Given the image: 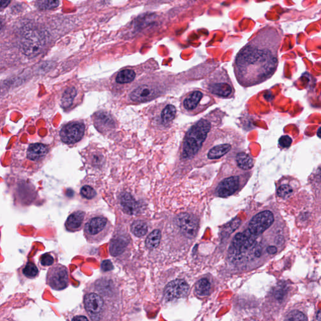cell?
<instances>
[{"instance_id":"1","label":"cell","mask_w":321,"mask_h":321,"mask_svg":"<svg viewBox=\"0 0 321 321\" xmlns=\"http://www.w3.org/2000/svg\"><path fill=\"white\" fill-rule=\"evenodd\" d=\"M283 37L280 28L267 25L239 50L234 60V70L241 86L247 88L258 86L276 74Z\"/></svg>"},{"instance_id":"2","label":"cell","mask_w":321,"mask_h":321,"mask_svg":"<svg viewBox=\"0 0 321 321\" xmlns=\"http://www.w3.org/2000/svg\"><path fill=\"white\" fill-rule=\"evenodd\" d=\"M83 304L90 321H119L123 310L120 282L108 276L97 278L84 290Z\"/></svg>"},{"instance_id":"3","label":"cell","mask_w":321,"mask_h":321,"mask_svg":"<svg viewBox=\"0 0 321 321\" xmlns=\"http://www.w3.org/2000/svg\"><path fill=\"white\" fill-rule=\"evenodd\" d=\"M225 116L226 112L217 108L194 123L188 130L184 139L183 158L188 159L195 156L211 130L214 127L220 125Z\"/></svg>"},{"instance_id":"4","label":"cell","mask_w":321,"mask_h":321,"mask_svg":"<svg viewBox=\"0 0 321 321\" xmlns=\"http://www.w3.org/2000/svg\"><path fill=\"white\" fill-rule=\"evenodd\" d=\"M203 90L212 96L222 99L234 98L235 90L227 70L219 67L203 80Z\"/></svg>"},{"instance_id":"5","label":"cell","mask_w":321,"mask_h":321,"mask_svg":"<svg viewBox=\"0 0 321 321\" xmlns=\"http://www.w3.org/2000/svg\"><path fill=\"white\" fill-rule=\"evenodd\" d=\"M190 287L184 278H160L157 286V296L163 303L185 298L190 294Z\"/></svg>"},{"instance_id":"6","label":"cell","mask_w":321,"mask_h":321,"mask_svg":"<svg viewBox=\"0 0 321 321\" xmlns=\"http://www.w3.org/2000/svg\"><path fill=\"white\" fill-rule=\"evenodd\" d=\"M112 225L106 217L97 215L88 219L84 227V236L87 242L99 243L109 235Z\"/></svg>"},{"instance_id":"7","label":"cell","mask_w":321,"mask_h":321,"mask_svg":"<svg viewBox=\"0 0 321 321\" xmlns=\"http://www.w3.org/2000/svg\"><path fill=\"white\" fill-rule=\"evenodd\" d=\"M214 97L204 90L196 88L190 92L183 101V107L187 112L197 115L215 105Z\"/></svg>"},{"instance_id":"8","label":"cell","mask_w":321,"mask_h":321,"mask_svg":"<svg viewBox=\"0 0 321 321\" xmlns=\"http://www.w3.org/2000/svg\"><path fill=\"white\" fill-rule=\"evenodd\" d=\"M256 237L250 234L248 230L236 234L232 241L230 250V258L232 262H240L243 255L253 247Z\"/></svg>"},{"instance_id":"9","label":"cell","mask_w":321,"mask_h":321,"mask_svg":"<svg viewBox=\"0 0 321 321\" xmlns=\"http://www.w3.org/2000/svg\"><path fill=\"white\" fill-rule=\"evenodd\" d=\"M45 42V35L43 33L36 30L28 31L21 39L22 52L28 57L37 56L43 50Z\"/></svg>"},{"instance_id":"10","label":"cell","mask_w":321,"mask_h":321,"mask_svg":"<svg viewBox=\"0 0 321 321\" xmlns=\"http://www.w3.org/2000/svg\"><path fill=\"white\" fill-rule=\"evenodd\" d=\"M46 282L55 291H63L69 284V272L67 267L56 264L48 270Z\"/></svg>"},{"instance_id":"11","label":"cell","mask_w":321,"mask_h":321,"mask_svg":"<svg viewBox=\"0 0 321 321\" xmlns=\"http://www.w3.org/2000/svg\"><path fill=\"white\" fill-rule=\"evenodd\" d=\"M274 217L271 212L263 211L256 214L250 221L249 230L255 236L260 235L273 223Z\"/></svg>"},{"instance_id":"12","label":"cell","mask_w":321,"mask_h":321,"mask_svg":"<svg viewBox=\"0 0 321 321\" xmlns=\"http://www.w3.org/2000/svg\"><path fill=\"white\" fill-rule=\"evenodd\" d=\"M85 126L81 123H71L65 125L60 132L61 140L67 145H72L83 139Z\"/></svg>"},{"instance_id":"13","label":"cell","mask_w":321,"mask_h":321,"mask_svg":"<svg viewBox=\"0 0 321 321\" xmlns=\"http://www.w3.org/2000/svg\"><path fill=\"white\" fill-rule=\"evenodd\" d=\"M177 225L188 237L193 238L196 235L198 230V221L195 216L188 214H179L177 218Z\"/></svg>"},{"instance_id":"14","label":"cell","mask_w":321,"mask_h":321,"mask_svg":"<svg viewBox=\"0 0 321 321\" xmlns=\"http://www.w3.org/2000/svg\"><path fill=\"white\" fill-rule=\"evenodd\" d=\"M48 152L49 148L43 144H31L26 151V157L33 162L39 163L45 159Z\"/></svg>"},{"instance_id":"15","label":"cell","mask_w":321,"mask_h":321,"mask_svg":"<svg viewBox=\"0 0 321 321\" xmlns=\"http://www.w3.org/2000/svg\"><path fill=\"white\" fill-rule=\"evenodd\" d=\"M240 185L238 177L233 176L221 181L217 189V194L222 198L231 196L238 189Z\"/></svg>"},{"instance_id":"16","label":"cell","mask_w":321,"mask_h":321,"mask_svg":"<svg viewBox=\"0 0 321 321\" xmlns=\"http://www.w3.org/2000/svg\"><path fill=\"white\" fill-rule=\"evenodd\" d=\"M120 203L123 212L129 214H138L141 210L139 203L134 198V197L128 193H125L120 196Z\"/></svg>"},{"instance_id":"17","label":"cell","mask_w":321,"mask_h":321,"mask_svg":"<svg viewBox=\"0 0 321 321\" xmlns=\"http://www.w3.org/2000/svg\"><path fill=\"white\" fill-rule=\"evenodd\" d=\"M86 213L83 211H76L70 214L65 221V228L67 231L76 232L83 227Z\"/></svg>"},{"instance_id":"18","label":"cell","mask_w":321,"mask_h":321,"mask_svg":"<svg viewBox=\"0 0 321 321\" xmlns=\"http://www.w3.org/2000/svg\"><path fill=\"white\" fill-rule=\"evenodd\" d=\"M214 284L210 278H202L197 281L194 285V295L199 298H205L212 294Z\"/></svg>"},{"instance_id":"19","label":"cell","mask_w":321,"mask_h":321,"mask_svg":"<svg viewBox=\"0 0 321 321\" xmlns=\"http://www.w3.org/2000/svg\"><path fill=\"white\" fill-rule=\"evenodd\" d=\"M156 96L153 88L148 86H140L130 94V99L136 102L150 101Z\"/></svg>"},{"instance_id":"20","label":"cell","mask_w":321,"mask_h":321,"mask_svg":"<svg viewBox=\"0 0 321 321\" xmlns=\"http://www.w3.org/2000/svg\"><path fill=\"white\" fill-rule=\"evenodd\" d=\"M128 245V240L125 236H117L110 241L109 252L112 257H118L125 251Z\"/></svg>"},{"instance_id":"21","label":"cell","mask_w":321,"mask_h":321,"mask_svg":"<svg viewBox=\"0 0 321 321\" xmlns=\"http://www.w3.org/2000/svg\"><path fill=\"white\" fill-rule=\"evenodd\" d=\"M232 146L229 143L220 144L212 148L210 150L208 157L209 159H216L221 158L231 150Z\"/></svg>"},{"instance_id":"22","label":"cell","mask_w":321,"mask_h":321,"mask_svg":"<svg viewBox=\"0 0 321 321\" xmlns=\"http://www.w3.org/2000/svg\"><path fill=\"white\" fill-rule=\"evenodd\" d=\"M161 234L160 230H154L150 233L146 240V246L150 250L156 249L160 243Z\"/></svg>"},{"instance_id":"23","label":"cell","mask_w":321,"mask_h":321,"mask_svg":"<svg viewBox=\"0 0 321 321\" xmlns=\"http://www.w3.org/2000/svg\"><path fill=\"white\" fill-rule=\"evenodd\" d=\"M77 95V90L74 87H70L64 92L62 97L61 105L64 108L70 107L72 105L75 96Z\"/></svg>"},{"instance_id":"24","label":"cell","mask_w":321,"mask_h":321,"mask_svg":"<svg viewBox=\"0 0 321 321\" xmlns=\"http://www.w3.org/2000/svg\"><path fill=\"white\" fill-rule=\"evenodd\" d=\"M132 233L137 237H142L148 231V225L145 221L136 220L134 221L130 227Z\"/></svg>"},{"instance_id":"25","label":"cell","mask_w":321,"mask_h":321,"mask_svg":"<svg viewBox=\"0 0 321 321\" xmlns=\"http://www.w3.org/2000/svg\"><path fill=\"white\" fill-rule=\"evenodd\" d=\"M236 162L238 167L243 170H248L251 169L254 166L253 160L249 155L243 153H239L236 156Z\"/></svg>"},{"instance_id":"26","label":"cell","mask_w":321,"mask_h":321,"mask_svg":"<svg viewBox=\"0 0 321 321\" xmlns=\"http://www.w3.org/2000/svg\"><path fill=\"white\" fill-rule=\"evenodd\" d=\"M284 321H308V318L302 311L295 309L286 314Z\"/></svg>"},{"instance_id":"27","label":"cell","mask_w":321,"mask_h":321,"mask_svg":"<svg viewBox=\"0 0 321 321\" xmlns=\"http://www.w3.org/2000/svg\"><path fill=\"white\" fill-rule=\"evenodd\" d=\"M135 72L132 70H125L119 73L116 77V81L119 84H127L133 81Z\"/></svg>"},{"instance_id":"28","label":"cell","mask_w":321,"mask_h":321,"mask_svg":"<svg viewBox=\"0 0 321 321\" xmlns=\"http://www.w3.org/2000/svg\"><path fill=\"white\" fill-rule=\"evenodd\" d=\"M176 114V109L175 107L172 105H168L167 107L164 108L161 117H162L164 123H168L173 120Z\"/></svg>"},{"instance_id":"29","label":"cell","mask_w":321,"mask_h":321,"mask_svg":"<svg viewBox=\"0 0 321 321\" xmlns=\"http://www.w3.org/2000/svg\"><path fill=\"white\" fill-rule=\"evenodd\" d=\"M23 273L26 278H34L39 274V269L34 263L28 262L23 268Z\"/></svg>"},{"instance_id":"30","label":"cell","mask_w":321,"mask_h":321,"mask_svg":"<svg viewBox=\"0 0 321 321\" xmlns=\"http://www.w3.org/2000/svg\"><path fill=\"white\" fill-rule=\"evenodd\" d=\"M67 321H90V320L87 314L83 310V311L75 312L74 314L68 316Z\"/></svg>"},{"instance_id":"31","label":"cell","mask_w":321,"mask_h":321,"mask_svg":"<svg viewBox=\"0 0 321 321\" xmlns=\"http://www.w3.org/2000/svg\"><path fill=\"white\" fill-rule=\"evenodd\" d=\"M37 6L41 10H52L59 6L58 1H39L37 2Z\"/></svg>"},{"instance_id":"32","label":"cell","mask_w":321,"mask_h":321,"mask_svg":"<svg viewBox=\"0 0 321 321\" xmlns=\"http://www.w3.org/2000/svg\"><path fill=\"white\" fill-rule=\"evenodd\" d=\"M81 195L86 199L91 200L94 198L96 195V192L95 191L94 188H92L90 186L86 185L84 186L81 190Z\"/></svg>"},{"instance_id":"33","label":"cell","mask_w":321,"mask_h":321,"mask_svg":"<svg viewBox=\"0 0 321 321\" xmlns=\"http://www.w3.org/2000/svg\"><path fill=\"white\" fill-rule=\"evenodd\" d=\"M40 260L41 265L45 267L52 266L54 263V258L52 255L48 253L42 255Z\"/></svg>"},{"instance_id":"34","label":"cell","mask_w":321,"mask_h":321,"mask_svg":"<svg viewBox=\"0 0 321 321\" xmlns=\"http://www.w3.org/2000/svg\"><path fill=\"white\" fill-rule=\"evenodd\" d=\"M292 193V190L291 187L287 185L280 186L278 190V196L282 197V198H286V197L291 195Z\"/></svg>"},{"instance_id":"35","label":"cell","mask_w":321,"mask_h":321,"mask_svg":"<svg viewBox=\"0 0 321 321\" xmlns=\"http://www.w3.org/2000/svg\"><path fill=\"white\" fill-rule=\"evenodd\" d=\"M292 143V139L291 137L287 136V135H284L280 137L279 141H278V143L279 145L282 148H287L291 146Z\"/></svg>"},{"instance_id":"36","label":"cell","mask_w":321,"mask_h":321,"mask_svg":"<svg viewBox=\"0 0 321 321\" xmlns=\"http://www.w3.org/2000/svg\"><path fill=\"white\" fill-rule=\"evenodd\" d=\"M114 269L112 263L110 260H104L101 263V269L104 272L111 271Z\"/></svg>"},{"instance_id":"37","label":"cell","mask_w":321,"mask_h":321,"mask_svg":"<svg viewBox=\"0 0 321 321\" xmlns=\"http://www.w3.org/2000/svg\"><path fill=\"white\" fill-rule=\"evenodd\" d=\"M278 249L275 246H269L267 247V252L268 254L274 255L277 253Z\"/></svg>"},{"instance_id":"38","label":"cell","mask_w":321,"mask_h":321,"mask_svg":"<svg viewBox=\"0 0 321 321\" xmlns=\"http://www.w3.org/2000/svg\"><path fill=\"white\" fill-rule=\"evenodd\" d=\"M10 3V1H0V10L6 7Z\"/></svg>"}]
</instances>
